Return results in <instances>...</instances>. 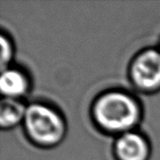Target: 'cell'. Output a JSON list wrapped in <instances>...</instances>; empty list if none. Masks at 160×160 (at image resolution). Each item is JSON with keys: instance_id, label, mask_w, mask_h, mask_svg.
Returning <instances> with one entry per match:
<instances>
[{"instance_id": "cell-7", "label": "cell", "mask_w": 160, "mask_h": 160, "mask_svg": "<svg viewBox=\"0 0 160 160\" xmlns=\"http://www.w3.org/2000/svg\"><path fill=\"white\" fill-rule=\"evenodd\" d=\"M11 44L9 43L8 39L4 36V35H1V51H2V53H1V67H2V69H4L6 67L5 65L8 63L10 57H11V54H12V50H11Z\"/></svg>"}, {"instance_id": "cell-5", "label": "cell", "mask_w": 160, "mask_h": 160, "mask_svg": "<svg viewBox=\"0 0 160 160\" xmlns=\"http://www.w3.org/2000/svg\"><path fill=\"white\" fill-rule=\"evenodd\" d=\"M28 80L19 69L6 68L2 69L0 78V90L4 98L17 99L28 89Z\"/></svg>"}, {"instance_id": "cell-1", "label": "cell", "mask_w": 160, "mask_h": 160, "mask_svg": "<svg viewBox=\"0 0 160 160\" xmlns=\"http://www.w3.org/2000/svg\"><path fill=\"white\" fill-rule=\"evenodd\" d=\"M140 113L139 104L133 97L121 91L104 93L93 107L97 124L110 132L129 131L139 121Z\"/></svg>"}, {"instance_id": "cell-6", "label": "cell", "mask_w": 160, "mask_h": 160, "mask_svg": "<svg viewBox=\"0 0 160 160\" xmlns=\"http://www.w3.org/2000/svg\"><path fill=\"white\" fill-rule=\"evenodd\" d=\"M26 108L15 98H3L0 104V125L3 128H8L23 121Z\"/></svg>"}, {"instance_id": "cell-3", "label": "cell", "mask_w": 160, "mask_h": 160, "mask_svg": "<svg viewBox=\"0 0 160 160\" xmlns=\"http://www.w3.org/2000/svg\"><path fill=\"white\" fill-rule=\"evenodd\" d=\"M130 74L133 82L143 91H154L160 87V52L148 49L134 59Z\"/></svg>"}, {"instance_id": "cell-4", "label": "cell", "mask_w": 160, "mask_h": 160, "mask_svg": "<svg viewBox=\"0 0 160 160\" xmlns=\"http://www.w3.org/2000/svg\"><path fill=\"white\" fill-rule=\"evenodd\" d=\"M147 141L139 133H123L115 143V153L119 160H147L149 156Z\"/></svg>"}, {"instance_id": "cell-2", "label": "cell", "mask_w": 160, "mask_h": 160, "mask_svg": "<svg viewBox=\"0 0 160 160\" xmlns=\"http://www.w3.org/2000/svg\"><path fill=\"white\" fill-rule=\"evenodd\" d=\"M23 124L30 139L43 146H52L60 142L66 132L61 115L45 104L34 103L26 107Z\"/></svg>"}]
</instances>
